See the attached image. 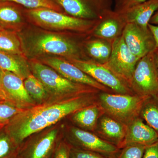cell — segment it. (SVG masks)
<instances>
[{"mask_svg":"<svg viewBox=\"0 0 158 158\" xmlns=\"http://www.w3.org/2000/svg\"><path fill=\"white\" fill-rule=\"evenodd\" d=\"M95 93L85 94L24 109L14 116L6 131L20 146L34 133L56 124L68 115L94 103Z\"/></svg>","mask_w":158,"mask_h":158,"instance_id":"obj_1","label":"cell"},{"mask_svg":"<svg viewBox=\"0 0 158 158\" xmlns=\"http://www.w3.org/2000/svg\"><path fill=\"white\" fill-rule=\"evenodd\" d=\"M84 42H80L74 37L40 33L30 38L27 49L30 55L34 56L50 55L67 59L89 60L84 51Z\"/></svg>","mask_w":158,"mask_h":158,"instance_id":"obj_2","label":"cell"},{"mask_svg":"<svg viewBox=\"0 0 158 158\" xmlns=\"http://www.w3.org/2000/svg\"><path fill=\"white\" fill-rule=\"evenodd\" d=\"M29 63L32 74L42 83L49 95L67 98L100 91L87 85L71 81L37 59H32Z\"/></svg>","mask_w":158,"mask_h":158,"instance_id":"obj_3","label":"cell"},{"mask_svg":"<svg viewBox=\"0 0 158 158\" xmlns=\"http://www.w3.org/2000/svg\"><path fill=\"white\" fill-rule=\"evenodd\" d=\"M145 97L136 94L100 91L98 104L104 113L127 126L139 117Z\"/></svg>","mask_w":158,"mask_h":158,"instance_id":"obj_4","label":"cell"},{"mask_svg":"<svg viewBox=\"0 0 158 158\" xmlns=\"http://www.w3.org/2000/svg\"><path fill=\"white\" fill-rule=\"evenodd\" d=\"M29 17L41 27L53 30L90 34L98 21L78 18L47 8L30 9Z\"/></svg>","mask_w":158,"mask_h":158,"instance_id":"obj_5","label":"cell"},{"mask_svg":"<svg viewBox=\"0 0 158 158\" xmlns=\"http://www.w3.org/2000/svg\"><path fill=\"white\" fill-rule=\"evenodd\" d=\"M135 94L143 97L158 95V72L154 52L139 59L130 84Z\"/></svg>","mask_w":158,"mask_h":158,"instance_id":"obj_6","label":"cell"},{"mask_svg":"<svg viewBox=\"0 0 158 158\" xmlns=\"http://www.w3.org/2000/svg\"><path fill=\"white\" fill-rule=\"evenodd\" d=\"M66 59L113 93L135 94L126 82L104 65L91 60Z\"/></svg>","mask_w":158,"mask_h":158,"instance_id":"obj_7","label":"cell"},{"mask_svg":"<svg viewBox=\"0 0 158 158\" xmlns=\"http://www.w3.org/2000/svg\"><path fill=\"white\" fill-rule=\"evenodd\" d=\"M139 59L130 50L122 35L113 41L111 55L108 62L104 65L130 86Z\"/></svg>","mask_w":158,"mask_h":158,"instance_id":"obj_8","label":"cell"},{"mask_svg":"<svg viewBox=\"0 0 158 158\" xmlns=\"http://www.w3.org/2000/svg\"><path fill=\"white\" fill-rule=\"evenodd\" d=\"M71 16L98 20L106 11L112 9V0H55Z\"/></svg>","mask_w":158,"mask_h":158,"instance_id":"obj_9","label":"cell"},{"mask_svg":"<svg viewBox=\"0 0 158 158\" xmlns=\"http://www.w3.org/2000/svg\"><path fill=\"white\" fill-rule=\"evenodd\" d=\"M41 62L71 81L87 85L102 92L114 93L112 90L96 81L65 58L47 57L42 59Z\"/></svg>","mask_w":158,"mask_h":158,"instance_id":"obj_10","label":"cell"},{"mask_svg":"<svg viewBox=\"0 0 158 158\" xmlns=\"http://www.w3.org/2000/svg\"><path fill=\"white\" fill-rule=\"evenodd\" d=\"M70 147L90 151L111 158H115L120 149L93 133L77 127L71 129Z\"/></svg>","mask_w":158,"mask_h":158,"instance_id":"obj_11","label":"cell"},{"mask_svg":"<svg viewBox=\"0 0 158 158\" xmlns=\"http://www.w3.org/2000/svg\"><path fill=\"white\" fill-rule=\"evenodd\" d=\"M122 36L130 50L139 59L156 48L155 40L149 28L144 29L136 24L127 23Z\"/></svg>","mask_w":158,"mask_h":158,"instance_id":"obj_12","label":"cell"},{"mask_svg":"<svg viewBox=\"0 0 158 158\" xmlns=\"http://www.w3.org/2000/svg\"><path fill=\"white\" fill-rule=\"evenodd\" d=\"M127 24L121 14L110 9L104 13L89 34L91 37L113 43L122 35Z\"/></svg>","mask_w":158,"mask_h":158,"instance_id":"obj_13","label":"cell"},{"mask_svg":"<svg viewBox=\"0 0 158 158\" xmlns=\"http://www.w3.org/2000/svg\"><path fill=\"white\" fill-rule=\"evenodd\" d=\"M2 81L3 90L9 101L23 109L35 104L25 88L23 80L17 75L2 69Z\"/></svg>","mask_w":158,"mask_h":158,"instance_id":"obj_14","label":"cell"},{"mask_svg":"<svg viewBox=\"0 0 158 158\" xmlns=\"http://www.w3.org/2000/svg\"><path fill=\"white\" fill-rule=\"evenodd\" d=\"M58 131L53 129L19 148L18 155L20 158H52L58 143Z\"/></svg>","mask_w":158,"mask_h":158,"instance_id":"obj_15","label":"cell"},{"mask_svg":"<svg viewBox=\"0 0 158 158\" xmlns=\"http://www.w3.org/2000/svg\"><path fill=\"white\" fill-rule=\"evenodd\" d=\"M158 141L157 133L139 116L127 126L125 137L120 149L129 144H139L147 146Z\"/></svg>","mask_w":158,"mask_h":158,"instance_id":"obj_16","label":"cell"},{"mask_svg":"<svg viewBox=\"0 0 158 158\" xmlns=\"http://www.w3.org/2000/svg\"><path fill=\"white\" fill-rule=\"evenodd\" d=\"M95 130L99 137L120 149L125 137L126 126L103 113L99 118Z\"/></svg>","mask_w":158,"mask_h":158,"instance_id":"obj_17","label":"cell"},{"mask_svg":"<svg viewBox=\"0 0 158 158\" xmlns=\"http://www.w3.org/2000/svg\"><path fill=\"white\" fill-rule=\"evenodd\" d=\"M158 9V0H148L120 14L127 23L148 28L149 21Z\"/></svg>","mask_w":158,"mask_h":158,"instance_id":"obj_18","label":"cell"},{"mask_svg":"<svg viewBox=\"0 0 158 158\" xmlns=\"http://www.w3.org/2000/svg\"><path fill=\"white\" fill-rule=\"evenodd\" d=\"M23 25L22 13L16 3L0 1V28L17 32Z\"/></svg>","mask_w":158,"mask_h":158,"instance_id":"obj_19","label":"cell"},{"mask_svg":"<svg viewBox=\"0 0 158 158\" xmlns=\"http://www.w3.org/2000/svg\"><path fill=\"white\" fill-rule=\"evenodd\" d=\"M0 69L10 72L24 80L31 74L25 56L0 51Z\"/></svg>","mask_w":158,"mask_h":158,"instance_id":"obj_20","label":"cell"},{"mask_svg":"<svg viewBox=\"0 0 158 158\" xmlns=\"http://www.w3.org/2000/svg\"><path fill=\"white\" fill-rule=\"evenodd\" d=\"M104 113L98 104L94 103L78 110L72 114L73 120L80 127L93 131L99 117Z\"/></svg>","mask_w":158,"mask_h":158,"instance_id":"obj_21","label":"cell"},{"mask_svg":"<svg viewBox=\"0 0 158 158\" xmlns=\"http://www.w3.org/2000/svg\"><path fill=\"white\" fill-rule=\"evenodd\" d=\"M0 51L25 56L22 41L17 32L4 29L0 30Z\"/></svg>","mask_w":158,"mask_h":158,"instance_id":"obj_22","label":"cell"},{"mask_svg":"<svg viewBox=\"0 0 158 158\" xmlns=\"http://www.w3.org/2000/svg\"><path fill=\"white\" fill-rule=\"evenodd\" d=\"M139 116L158 134V95L145 98Z\"/></svg>","mask_w":158,"mask_h":158,"instance_id":"obj_23","label":"cell"},{"mask_svg":"<svg viewBox=\"0 0 158 158\" xmlns=\"http://www.w3.org/2000/svg\"><path fill=\"white\" fill-rule=\"evenodd\" d=\"M27 92L35 102L41 104L48 96V94L41 82L34 76L30 74L23 81Z\"/></svg>","mask_w":158,"mask_h":158,"instance_id":"obj_24","label":"cell"},{"mask_svg":"<svg viewBox=\"0 0 158 158\" xmlns=\"http://www.w3.org/2000/svg\"><path fill=\"white\" fill-rule=\"evenodd\" d=\"M20 146L6 131L5 127H0V158H10L18 152Z\"/></svg>","mask_w":158,"mask_h":158,"instance_id":"obj_25","label":"cell"},{"mask_svg":"<svg viewBox=\"0 0 158 158\" xmlns=\"http://www.w3.org/2000/svg\"><path fill=\"white\" fill-rule=\"evenodd\" d=\"M9 1L27 7L31 9L47 8L58 11H62V8L54 0H0Z\"/></svg>","mask_w":158,"mask_h":158,"instance_id":"obj_26","label":"cell"},{"mask_svg":"<svg viewBox=\"0 0 158 158\" xmlns=\"http://www.w3.org/2000/svg\"><path fill=\"white\" fill-rule=\"evenodd\" d=\"M23 110L11 102H0V127L7 125L11 118Z\"/></svg>","mask_w":158,"mask_h":158,"instance_id":"obj_27","label":"cell"},{"mask_svg":"<svg viewBox=\"0 0 158 158\" xmlns=\"http://www.w3.org/2000/svg\"><path fill=\"white\" fill-rule=\"evenodd\" d=\"M146 147L141 144H129L120 149L115 158H142Z\"/></svg>","mask_w":158,"mask_h":158,"instance_id":"obj_28","label":"cell"},{"mask_svg":"<svg viewBox=\"0 0 158 158\" xmlns=\"http://www.w3.org/2000/svg\"><path fill=\"white\" fill-rule=\"evenodd\" d=\"M69 158H111L99 153L69 146Z\"/></svg>","mask_w":158,"mask_h":158,"instance_id":"obj_29","label":"cell"},{"mask_svg":"<svg viewBox=\"0 0 158 158\" xmlns=\"http://www.w3.org/2000/svg\"><path fill=\"white\" fill-rule=\"evenodd\" d=\"M147 1L148 0H114L113 10L117 13L122 14Z\"/></svg>","mask_w":158,"mask_h":158,"instance_id":"obj_30","label":"cell"},{"mask_svg":"<svg viewBox=\"0 0 158 158\" xmlns=\"http://www.w3.org/2000/svg\"><path fill=\"white\" fill-rule=\"evenodd\" d=\"M69 146L62 141L57 144L52 158H69Z\"/></svg>","mask_w":158,"mask_h":158,"instance_id":"obj_31","label":"cell"},{"mask_svg":"<svg viewBox=\"0 0 158 158\" xmlns=\"http://www.w3.org/2000/svg\"><path fill=\"white\" fill-rule=\"evenodd\" d=\"M142 158H158V141L146 146Z\"/></svg>","mask_w":158,"mask_h":158,"instance_id":"obj_32","label":"cell"},{"mask_svg":"<svg viewBox=\"0 0 158 158\" xmlns=\"http://www.w3.org/2000/svg\"><path fill=\"white\" fill-rule=\"evenodd\" d=\"M148 27L151 31L156 45V48L158 49V25L148 24Z\"/></svg>","mask_w":158,"mask_h":158,"instance_id":"obj_33","label":"cell"},{"mask_svg":"<svg viewBox=\"0 0 158 158\" xmlns=\"http://www.w3.org/2000/svg\"><path fill=\"white\" fill-rule=\"evenodd\" d=\"M149 23L158 25V9L155 12L154 14L151 18Z\"/></svg>","mask_w":158,"mask_h":158,"instance_id":"obj_34","label":"cell"},{"mask_svg":"<svg viewBox=\"0 0 158 158\" xmlns=\"http://www.w3.org/2000/svg\"><path fill=\"white\" fill-rule=\"evenodd\" d=\"M154 57L156 67L158 72V49L157 48L154 51Z\"/></svg>","mask_w":158,"mask_h":158,"instance_id":"obj_35","label":"cell"},{"mask_svg":"<svg viewBox=\"0 0 158 158\" xmlns=\"http://www.w3.org/2000/svg\"><path fill=\"white\" fill-rule=\"evenodd\" d=\"M5 101H9L6 94L0 89V102Z\"/></svg>","mask_w":158,"mask_h":158,"instance_id":"obj_36","label":"cell"},{"mask_svg":"<svg viewBox=\"0 0 158 158\" xmlns=\"http://www.w3.org/2000/svg\"><path fill=\"white\" fill-rule=\"evenodd\" d=\"M0 89L1 90H2L3 92H4V90H3V88L2 87V69H0Z\"/></svg>","mask_w":158,"mask_h":158,"instance_id":"obj_37","label":"cell"},{"mask_svg":"<svg viewBox=\"0 0 158 158\" xmlns=\"http://www.w3.org/2000/svg\"><path fill=\"white\" fill-rule=\"evenodd\" d=\"M20 158V157L18 155V154H16V155H14V156H13L11 157V158Z\"/></svg>","mask_w":158,"mask_h":158,"instance_id":"obj_38","label":"cell"},{"mask_svg":"<svg viewBox=\"0 0 158 158\" xmlns=\"http://www.w3.org/2000/svg\"><path fill=\"white\" fill-rule=\"evenodd\" d=\"M2 29H1V28H0V30H2Z\"/></svg>","mask_w":158,"mask_h":158,"instance_id":"obj_39","label":"cell"},{"mask_svg":"<svg viewBox=\"0 0 158 158\" xmlns=\"http://www.w3.org/2000/svg\"></svg>","mask_w":158,"mask_h":158,"instance_id":"obj_40","label":"cell"}]
</instances>
